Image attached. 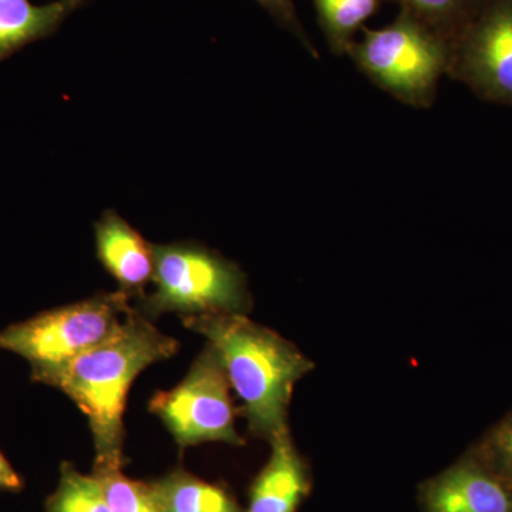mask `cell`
Returning a JSON list of instances; mask_svg holds the SVG:
<instances>
[{"instance_id": "obj_4", "label": "cell", "mask_w": 512, "mask_h": 512, "mask_svg": "<svg viewBox=\"0 0 512 512\" xmlns=\"http://www.w3.org/2000/svg\"><path fill=\"white\" fill-rule=\"evenodd\" d=\"M154 289L138 298L148 319L164 313L247 315L251 293L247 276L227 258L195 242L154 245Z\"/></svg>"}, {"instance_id": "obj_12", "label": "cell", "mask_w": 512, "mask_h": 512, "mask_svg": "<svg viewBox=\"0 0 512 512\" xmlns=\"http://www.w3.org/2000/svg\"><path fill=\"white\" fill-rule=\"evenodd\" d=\"M164 512H244L225 488L175 470L150 483Z\"/></svg>"}, {"instance_id": "obj_13", "label": "cell", "mask_w": 512, "mask_h": 512, "mask_svg": "<svg viewBox=\"0 0 512 512\" xmlns=\"http://www.w3.org/2000/svg\"><path fill=\"white\" fill-rule=\"evenodd\" d=\"M386 0H313L318 23L335 56H348L366 22Z\"/></svg>"}, {"instance_id": "obj_8", "label": "cell", "mask_w": 512, "mask_h": 512, "mask_svg": "<svg viewBox=\"0 0 512 512\" xmlns=\"http://www.w3.org/2000/svg\"><path fill=\"white\" fill-rule=\"evenodd\" d=\"M423 512H512V490L468 450L419 487Z\"/></svg>"}, {"instance_id": "obj_18", "label": "cell", "mask_w": 512, "mask_h": 512, "mask_svg": "<svg viewBox=\"0 0 512 512\" xmlns=\"http://www.w3.org/2000/svg\"><path fill=\"white\" fill-rule=\"evenodd\" d=\"M255 2L258 3L261 8H264L281 28L288 30L293 37H296V40L308 50L309 55H311L313 59H319V52L316 50V47L313 46L311 37H309L306 30L303 29L293 0H255Z\"/></svg>"}, {"instance_id": "obj_5", "label": "cell", "mask_w": 512, "mask_h": 512, "mask_svg": "<svg viewBox=\"0 0 512 512\" xmlns=\"http://www.w3.org/2000/svg\"><path fill=\"white\" fill-rule=\"evenodd\" d=\"M117 291L39 313L0 330V349L15 353L32 369V380L46 383L76 357L116 335L134 306Z\"/></svg>"}, {"instance_id": "obj_16", "label": "cell", "mask_w": 512, "mask_h": 512, "mask_svg": "<svg viewBox=\"0 0 512 512\" xmlns=\"http://www.w3.org/2000/svg\"><path fill=\"white\" fill-rule=\"evenodd\" d=\"M113 512H164L150 483L131 480L121 470L94 471Z\"/></svg>"}, {"instance_id": "obj_14", "label": "cell", "mask_w": 512, "mask_h": 512, "mask_svg": "<svg viewBox=\"0 0 512 512\" xmlns=\"http://www.w3.org/2000/svg\"><path fill=\"white\" fill-rule=\"evenodd\" d=\"M46 512H113L96 474L87 476L63 463L55 493L46 501Z\"/></svg>"}, {"instance_id": "obj_9", "label": "cell", "mask_w": 512, "mask_h": 512, "mask_svg": "<svg viewBox=\"0 0 512 512\" xmlns=\"http://www.w3.org/2000/svg\"><path fill=\"white\" fill-rule=\"evenodd\" d=\"M269 443L271 456L249 488L245 512H296L311 493V470L288 429Z\"/></svg>"}, {"instance_id": "obj_11", "label": "cell", "mask_w": 512, "mask_h": 512, "mask_svg": "<svg viewBox=\"0 0 512 512\" xmlns=\"http://www.w3.org/2000/svg\"><path fill=\"white\" fill-rule=\"evenodd\" d=\"M90 0H55L33 5L30 0H0V63L23 47L55 35L60 26Z\"/></svg>"}, {"instance_id": "obj_6", "label": "cell", "mask_w": 512, "mask_h": 512, "mask_svg": "<svg viewBox=\"0 0 512 512\" xmlns=\"http://www.w3.org/2000/svg\"><path fill=\"white\" fill-rule=\"evenodd\" d=\"M180 447L204 443L244 446L235 427L231 384L211 346L195 360L183 382L157 393L148 404Z\"/></svg>"}, {"instance_id": "obj_19", "label": "cell", "mask_w": 512, "mask_h": 512, "mask_svg": "<svg viewBox=\"0 0 512 512\" xmlns=\"http://www.w3.org/2000/svg\"><path fill=\"white\" fill-rule=\"evenodd\" d=\"M25 483L23 478L16 473L15 468L9 463L5 454L0 451V491H12V493H19L23 490Z\"/></svg>"}, {"instance_id": "obj_10", "label": "cell", "mask_w": 512, "mask_h": 512, "mask_svg": "<svg viewBox=\"0 0 512 512\" xmlns=\"http://www.w3.org/2000/svg\"><path fill=\"white\" fill-rule=\"evenodd\" d=\"M96 251L101 265L119 284V291L141 298L153 282L154 245L116 211L101 215L94 225Z\"/></svg>"}, {"instance_id": "obj_15", "label": "cell", "mask_w": 512, "mask_h": 512, "mask_svg": "<svg viewBox=\"0 0 512 512\" xmlns=\"http://www.w3.org/2000/svg\"><path fill=\"white\" fill-rule=\"evenodd\" d=\"M400 10L410 13L448 42L476 15L484 0H392Z\"/></svg>"}, {"instance_id": "obj_17", "label": "cell", "mask_w": 512, "mask_h": 512, "mask_svg": "<svg viewBox=\"0 0 512 512\" xmlns=\"http://www.w3.org/2000/svg\"><path fill=\"white\" fill-rule=\"evenodd\" d=\"M471 450L512 490V412L491 427Z\"/></svg>"}, {"instance_id": "obj_3", "label": "cell", "mask_w": 512, "mask_h": 512, "mask_svg": "<svg viewBox=\"0 0 512 512\" xmlns=\"http://www.w3.org/2000/svg\"><path fill=\"white\" fill-rule=\"evenodd\" d=\"M348 56L380 90L413 109H430L450 66L451 43L400 10L389 25L365 28Z\"/></svg>"}, {"instance_id": "obj_7", "label": "cell", "mask_w": 512, "mask_h": 512, "mask_svg": "<svg viewBox=\"0 0 512 512\" xmlns=\"http://www.w3.org/2000/svg\"><path fill=\"white\" fill-rule=\"evenodd\" d=\"M447 76L512 109V0H484L451 43Z\"/></svg>"}, {"instance_id": "obj_2", "label": "cell", "mask_w": 512, "mask_h": 512, "mask_svg": "<svg viewBox=\"0 0 512 512\" xmlns=\"http://www.w3.org/2000/svg\"><path fill=\"white\" fill-rule=\"evenodd\" d=\"M184 325L204 336L220 357L251 433L269 441L288 429L293 389L312 372L313 362L247 315L185 316Z\"/></svg>"}, {"instance_id": "obj_1", "label": "cell", "mask_w": 512, "mask_h": 512, "mask_svg": "<svg viewBox=\"0 0 512 512\" xmlns=\"http://www.w3.org/2000/svg\"><path fill=\"white\" fill-rule=\"evenodd\" d=\"M177 350V340L133 308L116 335L46 380L86 414L96 450L94 471L123 470L128 390L144 369L170 359Z\"/></svg>"}]
</instances>
